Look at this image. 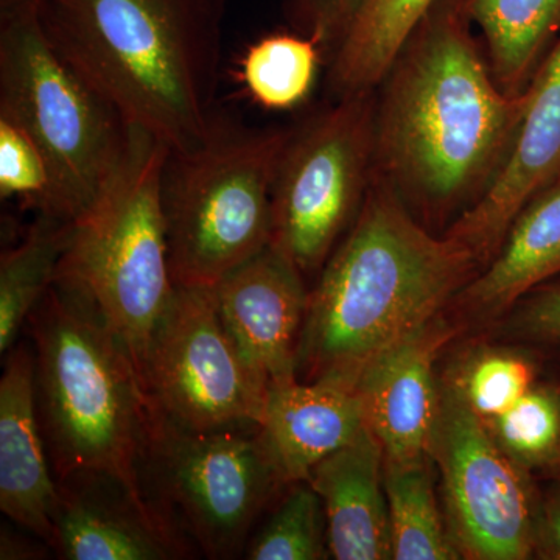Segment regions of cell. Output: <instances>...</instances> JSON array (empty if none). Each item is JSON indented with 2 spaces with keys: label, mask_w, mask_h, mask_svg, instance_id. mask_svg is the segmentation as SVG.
<instances>
[{
  "label": "cell",
  "mask_w": 560,
  "mask_h": 560,
  "mask_svg": "<svg viewBox=\"0 0 560 560\" xmlns=\"http://www.w3.org/2000/svg\"><path fill=\"white\" fill-rule=\"evenodd\" d=\"M471 25L467 0H436L375 88V172L423 226L451 228L492 189L525 108Z\"/></svg>",
  "instance_id": "6da1fadb"
},
{
  "label": "cell",
  "mask_w": 560,
  "mask_h": 560,
  "mask_svg": "<svg viewBox=\"0 0 560 560\" xmlns=\"http://www.w3.org/2000/svg\"><path fill=\"white\" fill-rule=\"evenodd\" d=\"M480 268L463 243L423 226L375 172L308 291L298 378L357 386L368 364L441 316Z\"/></svg>",
  "instance_id": "7a4b0ae2"
},
{
  "label": "cell",
  "mask_w": 560,
  "mask_h": 560,
  "mask_svg": "<svg viewBox=\"0 0 560 560\" xmlns=\"http://www.w3.org/2000/svg\"><path fill=\"white\" fill-rule=\"evenodd\" d=\"M44 32L130 127L175 153L215 124L226 0H36Z\"/></svg>",
  "instance_id": "3957f363"
},
{
  "label": "cell",
  "mask_w": 560,
  "mask_h": 560,
  "mask_svg": "<svg viewBox=\"0 0 560 560\" xmlns=\"http://www.w3.org/2000/svg\"><path fill=\"white\" fill-rule=\"evenodd\" d=\"M27 324L55 478L108 475L147 501L139 463L150 400L130 350L97 304L68 280L55 279Z\"/></svg>",
  "instance_id": "277c9868"
},
{
  "label": "cell",
  "mask_w": 560,
  "mask_h": 560,
  "mask_svg": "<svg viewBox=\"0 0 560 560\" xmlns=\"http://www.w3.org/2000/svg\"><path fill=\"white\" fill-rule=\"evenodd\" d=\"M291 128L217 117L189 153L168 151L161 198L176 285L213 287L271 243V194Z\"/></svg>",
  "instance_id": "5b68a950"
},
{
  "label": "cell",
  "mask_w": 560,
  "mask_h": 560,
  "mask_svg": "<svg viewBox=\"0 0 560 560\" xmlns=\"http://www.w3.org/2000/svg\"><path fill=\"white\" fill-rule=\"evenodd\" d=\"M168 151L160 139L132 127L119 171L73 223L57 276L97 304L130 350L142 383L151 338L176 287L161 198Z\"/></svg>",
  "instance_id": "8992f818"
},
{
  "label": "cell",
  "mask_w": 560,
  "mask_h": 560,
  "mask_svg": "<svg viewBox=\"0 0 560 560\" xmlns=\"http://www.w3.org/2000/svg\"><path fill=\"white\" fill-rule=\"evenodd\" d=\"M0 114L46 154L73 221L101 197L130 149L132 127L55 49L36 0L0 9Z\"/></svg>",
  "instance_id": "52a82bcc"
},
{
  "label": "cell",
  "mask_w": 560,
  "mask_h": 560,
  "mask_svg": "<svg viewBox=\"0 0 560 560\" xmlns=\"http://www.w3.org/2000/svg\"><path fill=\"white\" fill-rule=\"evenodd\" d=\"M139 477L150 506L215 560L246 551L261 511L279 486L287 485L259 425L184 429L151 404Z\"/></svg>",
  "instance_id": "ba28073f"
},
{
  "label": "cell",
  "mask_w": 560,
  "mask_h": 560,
  "mask_svg": "<svg viewBox=\"0 0 560 560\" xmlns=\"http://www.w3.org/2000/svg\"><path fill=\"white\" fill-rule=\"evenodd\" d=\"M375 173V90L335 98L293 127L272 184L271 245L304 278L323 270Z\"/></svg>",
  "instance_id": "9c48e42d"
},
{
  "label": "cell",
  "mask_w": 560,
  "mask_h": 560,
  "mask_svg": "<svg viewBox=\"0 0 560 560\" xmlns=\"http://www.w3.org/2000/svg\"><path fill=\"white\" fill-rule=\"evenodd\" d=\"M150 404L197 431L259 425L268 388L221 323L210 287L176 285L143 370Z\"/></svg>",
  "instance_id": "30bf717a"
},
{
  "label": "cell",
  "mask_w": 560,
  "mask_h": 560,
  "mask_svg": "<svg viewBox=\"0 0 560 560\" xmlns=\"http://www.w3.org/2000/svg\"><path fill=\"white\" fill-rule=\"evenodd\" d=\"M430 456L440 471L448 529L463 558H534L539 493L530 471L503 452L488 425L442 382Z\"/></svg>",
  "instance_id": "8fae6325"
},
{
  "label": "cell",
  "mask_w": 560,
  "mask_h": 560,
  "mask_svg": "<svg viewBox=\"0 0 560 560\" xmlns=\"http://www.w3.org/2000/svg\"><path fill=\"white\" fill-rule=\"evenodd\" d=\"M210 289L224 329L260 382L270 389L298 378L311 291L301 271L270 243Z\"/></svg>",
  "instance_id": "7c38bea8"
},
{
  "label": "cell",
  "mask_w": 560,
  "mask_h": 560,
  "mask_svg": "<svg viewBox=\"0 0 560 560\" xmlns=\"http://www.w3.org/2000/svg\"><path fill=\"white\" fill-rule=\"evenodd\" d=\"M560 179V38L525 92L517 138L492 189L444 232L480 267L499 250L523 206ZM480 268V270H481Z\"/></svg>",
  "instance_id": "4fadbf2b"
},
{
  "label": "cell",
  "mask_w": 560,
  "mask_h": 560,
  "mask_svg": "<svg viewBox=\"0 0 560 560\" xmlns=\"http://www.w3.org/2000/svg\"><path fill=\"white\" fill-rule=\"evenodd\" d=\"M58 481L55 547L68 560H172L186 539L124 482L101 474Z\"/></svg>",
  "instance_id": "5bb4252c"
},
{
  "label": "cell",
  "mask_w": 560,
  "mask_h": 560,
  "mask_svg": "<svg viewBox=\"0 0 560 560\" xmlns=\"http://www.w3.org/2000/svg\"><path fill=\"white\" fill-rule=\"evenodd\" d=\"M452 335L453 329L438 316L361 372L357 389L385 463L430 456L441 397L434 364Z\"/></svg>",
  "instance_id": "9a60e30c"
},
{
  "label": "cell",
  "mask_w": 560,
  "mask_h": 560,
  "mask_svg": "<svg viewBox=\"0 0 560 560\" xmlns=\"http://www.w3.org/2000/svg\"><path fill=\"white\" fill-rule=\"evenodd\" d=\"M58 500L36 404L35 353L13 346L0 378V510L54 548Z\"/></svg>",
  "instance_id": "2e32d148"
},
{
  "label": "cell",
  "mask_w": 560,
  "mask_h": 560,
  "mask_svg": "<svg viewBox=\"0 0 560 560\" xmlns=\"http://www.w3.org/2000/svg\"><path fill=\"white\" fill-rule=\"evenodd\" d=\"M366 427L357 386L337 378L276 383L259 423L261 441L287 485L307 481L331 453Z\"/></svg>",
  "instance_id": "e0dca14e"
},
{
  "label": "cell",
  "mask_w": 560,
  "mask_h": 560,
  "mask_svg": "<svg viewBox=\"0 0 560 560\" xmlns=\"http://www.w3.org/2000/svg\"><path fill=\"white\" fill-rule=\"evenodd\" d=\"M307 481L323 501L331 559H393L385 455L368 425L320 460Z\"/></svg>",
  "instance_id": "ac0fdd59"
},
{
  "label": "cell",
  "mask_w": 560,
  "mask_h": 560,
  "mask_svg": "<svg viewBox=\"0 0 560 560\" xmlns=\"http://www.w3.org/2000/svg\"><path fill=\"white\" fill-rule=\"evenodd\" d=\"M556 278H560V179L523 206L495 256L455 301L474 318H497Z\"/></svg>",
  "instance_id": "d6986e66"
},
{
  "label": "cell",
  "mask_w": 560,
  "mask_h": 560,
  "mask_svg": "<svg viewBox=\"0 0 560 560\" xmlns=\"http://www.w3.org/2000/svg\"><path fill=\"white\" fill-rule=\"evenodd\" d=\"M490 72L504 94L523 97L560 38V0H467Z\"/></svg>",
  "instance_id": "ffe728a7"
},
{
  "label": "cell",
  "mask_w": 560,
  "mask_h": 560,
  "mask_svg": "<svg viewBox=\"0 0 560 560\" xmlns=\"http://www.w3.org/2000/svg\"><path fill=\"white\" fill-rule=\"evenodd\" d=\"M436 0H361L327 60L331 101L378 86Z\"/></svg>",
  "instance_id": "44dd1931"
},
{
  "label": "cell",
  "mask_w": 560,
  "mask_h": 560,
  "mask_svg": "<svg viewBox=\"0 0 560 560\" xmlns=\"http://www.w3.org/2000/svg\"><path fill=\"white\" fill-rule=\"evenodd\" d=\"M433 467L431 456L385 463L393 559H463L442 515Z\"/></svg>",
  "instance_id": "7402d4cb"
},
{
  "label": "cell",
  "mask_w": 560,
  "mask_h": 560,
  "mask_svg": "<svg viewBox=\"0 0 560 560\" xmlns=\"http://www.w3.org/2000/svg\"><path fill=\"white\" fill-rule=\"evenodd\" d=\"M73 223L36 215L20 245L0 257V352L9 353L36 305L57 279Z\"/></svg>",
  "instance_id": "603a6c76"
},
{
  "label": "cell",
  "mask_w": 560,
  "mask_h": 560,
  "mask_svg": "<svg viewBox=\"0 0 560 560\" xmlns=\"http://www.w3.org/2000/svg\"><path fill=\"white\" fill-rule=\"evenodd\" d=\"M324 62L326 55L315 39L298 32L276 33L250 44L238 77L256 105L287 110L307 101Z\"/></svg>",
  "instance_id": "cb8c5ba5"
},
{
  "label": "cell",
  "mask_w": 560,
  "mask_h": 560,
  "mask_svg": "<svg viewBox=\"0 0 560 560\" xmlns=\"http://www.w3.org/2000/svg\"><path fill=\"white\" fill-rule=\"evenodd\" d=\"M539 382V366L529 352L478 348L448 371L444 385L482 420L499 418Z\"/></svg>",
  "instance_id": "d4e9b609"
},
{
  "label": "cell",
  "mask_w": 560,
  "mask_h": 560,
  "mask_svg": "<svg viewBox=\"0 0 560 560\" xmlns=\"http://www.w3.org/2000/svg\"><path fill=\"white\" fill-rule=\"evenodd\" d=\"M485 423L518 466L548 474L560 459V382H537L510 410Z\"/></svg>",
  "instance_id": "484cf974"
},
{
  "label": "cell",
  "mask_w": 560,
  "mask_h": 560,
  "mask_svg": "<svg viewBox=\"0 0 560 560\" xmlns=\"http://www.w3.org/2000/svg\"><path fill=\"white\" fill-rule=\"evenodd\" d=\"M245 558L249 560L329 559L327 521L323 501L308 481L291 482L259 533L250 537Z\"/></svg>",
  "instance_id": "4316f807"
},
{
  "label": "cell",
  "mask_w": 560,
  "mask_h": 560,
  "mask_svg": "<svg viewBox=\"0 0 560 560\" xmlns=\"http://www.w3.org/2000/svg\"><path fill=\"white\" fill-rule=\"evenodd\" d=\"M0 197L36 215L73 221L50 162L20 124L0 114Z\"/></svg>",
  "instance_id": "83f0119b"
},
{
  "label": "cell",
  "mask_w": 560,
  "mask_h": 560,
  "mask_svg": "<svg viewBox=\"0 0 560 560\" xmlns=\"http://www.w3.org/2000/svg\"><path fill=\"white\" fill-rule=\"evenodd\" d=\"M361 0H285L291 27L323 47L326 62L337 49Z\"/></svg>",
  "instance_id": "f1b7e54d"
},
{
  "label": "cell",
  "mask_w": 560,
  "mask_h": 560,
  "mask_svg": "<svg viewBox=\"0 0 560 560\" xmlns=\"http://www.w3.org/2000/svg\"><path fill=\"white\" fill-rule=\"evenodd\" d=\"M510 334L533 345L560 342V278L537 287L510 311Z\"/></svg>",
  "instance_id": "f546056e"
},
{
  "label": "cell",
  "mask_w": 560,
  "mask_h": 560,
  "mask_svg": "<svg viewBox=\"0 0 560 560\" xmlns=\"http://www.w3.org/2000/svg\"><path fill=\"white\" fill-rule=\"evenodd\" d=\"M534 558L560 560V480H552L537 499Z\"/></svg>",
  "instance_id": "4dcf8cb0"
},
{
  "label": "cell",
  "mask_w": 560,
  "mask_h": 560,
  "mask_svg": "<svg viewBox=\"0 0 560 560\" xmlns=\"http://www.w3.org/2000/svg\"><path fill=\"white\" fill-rule=\"evenodd\" d=\"M25 537L20 536V534H10L3 530L2 533V555L0 558L2 559H35L39 558V552H43L39 547H33V545L28 544Z\"/></svg>",
  "instance_id": "1f68e13d"
},
{
  "label": "cell",
  "mask_w": 560,
  "mask_h": 560,
  "mask_svg": "<svg viewBox=\"0 0 560 560\" xmlns=\"http://www.w3.org/2000/svg\"><path fill=\"white\" fill-rule=\"evenodd\" d=\"M548 477H550L551 480H560V459L559 463L548 471Z\"/></svg>",
  "instance_id": "d6a6232c"
},
{
  "label": "cell",
  "mask_w": 560,
  "mask_h": 560,
  "mask_svg": "<svg viewBox=\"0 0 560 560\" xmlns=\"http://www.w3.org/2000/svg\"><path fill=\"white\" fill-rule=\"evenodd\" d=\"M27 2V0H0V9L2 7L14 5V3Z\"/></svg>",
  "instance_id": "836d02e7"
}]
</instances>
